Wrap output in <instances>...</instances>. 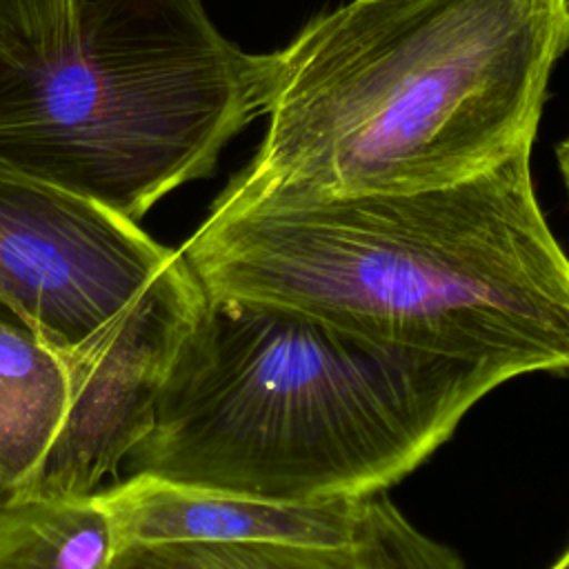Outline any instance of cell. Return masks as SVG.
<instances>
[{
  "mask_svg": "<svg viewBox=\"0 0 569 569\" xmlns=\"http://www.w3.org/2000/svg\"><path fill=\"white\" fill-rule=\"evenodd\" d=\"M520 153L405 193L227 184L178 249L209 300L287 309L362 340L569 378V256Z\"/></svg>",
  "mask_w": 569,
  "mask_h": 569,
  "instance_id": "1",
  "label": "cell"
},
{
  "mask_svg": "<svg viewBox=\"0 0 569 569\" xmlns=\"http://www.w3.org/2000/svg\"><path fill=\"white\" fill-rule=\"evenodd\" d=\"M569 0H351L276 51L267 131L229 184L425 191L531 153Z\"/></svg>",
  "mask_w": 569,
  "mask_h": 569,
  "instance_id": "2",
  "label": "cell"
},
{
  "mask_svg": "<svg viewBox=\"0 0 569 569\" xmlns=\"http://www.w3.org/2000/svg\"><path fill=\"white\" fill-rule=\"evenodd\" d=\"M502 382L287 309L207 298L127 465L271 502L362 500L422 465Z\"/></svg>",
  "mask_w": 569,
  "mask_h": 569,
  "instance_id": "3",
  "label": "cell"
},
{
  "mask_svg": "<svg viewBox=\"0 0 569 569\" xmlns=\"http://www.w3.org/2000/svg\"><path fill=\"white\" fill-rule=\"evenodd\" d=\"M273 82L276 51L240 49L202 0H80L60 58L0 60V164L138 222L216 169Z\"/></svg>",
  "mask_w": 569,
  "mask_h": 569,
  "instance_id": "4",
  "label": "cell"
},
{
  "mask_svg": "<svg viewBox=\"0 0 569 569\" xmlns=\"http://www.w3.org/2000/svg\"><path fill=\"white\" fill-rule=\"evenodd\" d=\"M204 291L136 220L0 164V300L71 367L76 393L149 325Z\"/></svg>",
  "mask_w": 569,
  "mask_h": 569,
  "instance_id": "5",
  "label": "cell"
},
{
  "mask_svg": "<svg viewBox=\"0 0 569 569\" xmlns=\"http://www.w3.org/2000/svg\"><path fill=\"white\" fill-rule=\"evenodd\" d=\"M109 509L118 549L182 540H287L356 545L362 500L289 505L133 473L98 491Z\"/></svg>",
  "mask_w": 569,
  "mask_h": 569,
  "instance_id": "6",
  "label": "cell"
},
{
  "mask_svg": "<svg viewBox=\"0 0 569 569\" xmlns=\"http://www.w3.org/2000/svg\"><path fill=\"white\" fill-rule=\"evenodd\" d=\"M71 402L69 362L0 300V487L7 498L31 485Z\"/></svg>",
  "mask_w": 569,
  "mask_h": 569,
  "instance_id": "7",
  "label": "cell"
},
{
  "mask_svg": "<svg viewBox=\"0 0 569 569\" xmlns=\"http://www.w3.org/2000/svg\"><path fill=\"white\" fill-rule=\"evenodd\" d=\"M116 525L98 493L0 505V569H111Z\"/></svg>",
  "mask_w": 569,
  "mask_h": 569,
  "instance_id": "8",
  "label": "cell"
},
{
  "mask_svg": "<svg viewBox=\"0 0 569 569\" xmlns=\"http://www.w3.org/2000/svg\"><path fill=\"white\" fill-rule=\"evenodd\" d=\"M111 569H371L362 547L287 540H182L127 545Z\"/></svg>",
  "mask_w": 569,
  "mask_h": 569,
  "instance_id": "9",
  "label": "cell"
},
{
  "mask_svg": "<svg viewBox=\"0 0 569 569\" xmlns=\"http://www.w3.org/2000/svg\"><path fill=\"white\" fill-rule=\"evenodd\" d=\"M80 0H0V60L40 67L76 40Z\"/></svg>",
  "mask_w": 569,
  "mask_h": 569,
  "instance_id": "10",
  "label": "cell"
},
{
  "mask_svg": "<svg viewBox=\"0 0 569 569\" xmlns=\"http://www.w3.org/2000/svg\"><path fill=\"white\" fill-rule=\"evenodd\" d=\"M358 545L371 569H465L449 547L418 531L385 491L365 498Z\"/></svg>",
  "mask_w": 569,
  "mask_h": 569,
  "instance_id": "11",
  "label": "cell"
},
{
  "mask_svg": "<svg viewBox=\"0 0 569 569\" xmlns=\"http://www.w3.org/2000/svg\"><path fill=\"white\" fill-rule=\"evenodd\" d=\"M556 158H558V169L562 173L567 193H569V138H565L558 147H556Z\"/></svg>",
  "mask_w": 569,
  "mask_h": 569,
  "instance_id": "12",
  "label": "cell"
},
{
  "mask_svg": "<svg viewBox=\"0 0 569 569\" xmlns=\"http://www.w3.org/2000/svg\"><path fill=\"white\" fill-rule=\"evenodd\" d=\"M551 569H569V549L565 551V556H562V558H560Z\"/></svg>",
  "mask_w": 569,
  "mask_h": 569,
  "instance_id": "13",
  "label": "cell"
},
{
  "mask_svg": "<svg viewBox=\"0 0 569 569\" xmlns=\"http://www.w3.org/2000/svg\"><path fill=\"white\" fill-rule=\"evenodd\" d=\"M4 500H7V493H4V491H2V487H0V505H2Z\"/></svg>",
  "mask_w": 569,
  "mask_h": 569,
  "instance_id": "14",
  "label": "cell"
}]
</instances>
